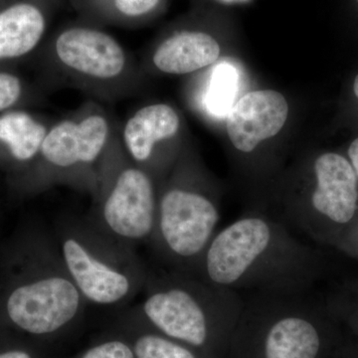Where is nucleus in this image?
I'll list each match as a JSON object with an SVG mask.
<instances>
[{"label":"nucleus","mask_w":358,"mask_h":358,"mask_svg":"<svg viewBox=\"0 0 358 358\" xmlns=\"http://www.w3.org/2000/svg\"><path fill=\"white\" fill-rule=\"evenodd\" d=\"M326 272L320 250L282 221L253 213L215 233L193 275L243 296L312 291Z\"/></svg>","instance_id":"f257e3e1"},{"label":"nucleus","mask_w":358,"mask_h":358,"mask_svg":"<svg viewBox=\"0 0 358 358\" xmlns=\"http://www.w3.org/2000/svg\"><path fill=\"white\" fill-rule=\"evenodd\" d=\"M145 288L131 319L195 350L237 327L243 310L241 294L179 271L148 275Z\"/></svg>","instance_id":"f03ea898"},{"label":"nucleus","mask_w":358,"mask_h":358,"mask_svg":"<svg viewBox=\"0 0 358 358\" xmlns=\"http://www.w3.org/2000/svg\"><path fill=\"white\" fill-rule=\"evenodd\" d=\"M41 62L53 83L79 90L96 102L134 96L141 83L134 56L112 35L88 26L58 33L41 53Z\"/></svg>","instance_id":"7ed1b4c3"},{"label":"nucleus","mask_w":358,"mask_h":358,"mask_svg":"<svg viewBox=\"0 0 358 358\" xmlns=\"http://www.w3.org/2000/svg\"><path fill=\"white\" fill-rule=\"evenodd\" d=\"M240 322L259 331L263 358H322L338 346V317L312 291L250 294Z\"/></svg>","instance_id":"20e7f679"},{"label":"nucleus","mask_w":358,"mask_h":358,"mask_svg":"<svg viewBox=\"0 0 358 358\" xmlns=\"http://www.w3.org/2000/svg\"><path fill=\"white\" fill-rule=\"evenodd\" d=\"M57 247L86 303L120 306L145 288L148 275L133 247L113 239L91 220L63 228Z\"/></svg>","instance_id":"39448f33"},{"label":"nucleus","mask_w":358,"mask_h":358,"mask_svg":"<svg viewBox=\"0 0 358 358\" xmlns=\"http://www.w3.org/2000/svg\"><path fill=\"white\" fill-rule=\"evenodd\" d=\"M117 126L102 103L92 99L52 122L32 166L35 185L68 186L95 196L99 166Z\"/></svg>","instance_id":"423d86ee"},{"label":"nucleus","mask_w":358,"mask_h":358,"mask_svg":"<svg viewBox=\"0 0 358 358\" xmlns=\"http://www.w3.org/2000/svg\"><path fill=\"white\" fill-rule=\"evenodd\" d=\"M119 129L117 124L99 166L95 215L90 220L113 239L133 247L150 242L154 234L159 185L129 159Z\"/></svg>","instance_id":"0eeeda50"},{"label":"nucleus","mask_w":358,"mask_h":358,"mask_svg":"<svg viewBox=\"0 0 358 358\" xmlns=\"http://www.w3.org/2000/svg\"><path fill=\"white\" fill-rule=\"evenodd\" d=\"M189 176L178 171L159 186L150 244L171 270L193 275L217 232L220 211L216 200L193 185Z\"/></svg>","instance_id":"6e6552de"},{"label":"nucleus","mask_w":358,"mask_h":358,"mask_svg":"<svg viewBox=\"0 0 358 358\" xmlns=\"http://www.w3.org/2000/svg\"><path fill=\"white\" fill-rule=\"evenodd\" d=\"M307 195L287 205L282 222L315 243L334 248L358 213V178L348 157L329 152L312 166Z\"/></svg>","instance_id":"1a4fd4ad"},{"label":"nucleus","mask_w":358,"mask_h":358,"mask_svg":"<svg viewBox=\"0 0 358 358\" xmlns=\"http://www.w3.org/2000/svg\"><path fill=\"white\" fill-rule=\"evenodd\" d=\"M86 303L56 246L42 274L16 287L6 308L7 317L21 331L55 338L79 322Z\"/></svg>","instance_id":"9d476101"},{"label":"nucleus","mask_w":358,"mask_h":358,"mask_svg":"<svg viewBox=\"0 0 358 358\" xmlns=\"http://www.w3.org/2000/svg\"><path fill=\"white\" fill-rule=\"evenodd\" d=\"M180 129L181 119L174 108L164 103H148L120 124V140L129 159L159 185L164 169L162 150L176 141Z\"/></svg>","instance_id":"9b49d317"},{"label":"nucleus","mask_w":358,"mask_h":358,"mask_svg":"<svg viewBox=\"0 0 358 358\" xmlns=\"http://www.w3.org/2000/svg\"><path fill=\"white\" fill-rule=\"evenodd\" d=\"M288 114V103L279 92H250L233 105L226 117L231 143L242 154H251L262 141L279 134Z\"/></svg>","instance_id":"f8f14e48"},{"label":"nucleus","mask_w":358,"mask_h":358,"mask_svg":"<svg viewBox=\"0 0 358 358\" xmlns=\"http://www.w3.org/2000/svg\"><path fill=\"white\" fill-rule=\"evenodd\" d=\"M47 16L39 4L20 0L0 9V69L31 55L46 32Z\"/></svg>","instance_id":"ddd939ff"},{"label":"nucleus","mask_w":358,"mask_h":358,"mask_svg":"<svg viewBox=\"0 0 358 358\" xmlns=\"http://www.w3.org/2000/svg\"><path fill=\"white\" fill-rule=\"evenodd\" d=\"M220 52L218 42L207 33L178 32L162 40L145 65L164 74H192L214 64Z\"/></svg>","instance_id":"4468645a"},{"label":"nucleus","mask_w":358,"mask_h":358,"mask_svg":"<svg viewBox=\"0 0 358 358\" xmlns=\"http://www.w3.org/2000/svg\"><path fill=\"white\" fill-rule=\"evenodd\" d=\"M53 122L25 110L0 114V154L20 166L32 167Z\"/></svg>","instance_id":"2eb2a0df"},{"label":"nucleus","mask_w":358,"mask_h":358,"mask_svg":"<svg viewBox=\"0 0 358 358\" xmlns=\"http://www.w3.org/2000/svg\"><path fill=\"white\" fill-rule=\"evenodd\" d=\"M131 336L136 358H200L196 350L157 333L138 320L131 319Z\"/></svg>","instance_id":"dca6fc26"},{"label":"nucleus","mask_w":358,"mask_h":358,"mask_svg":"<svg viewBox=\"0 0 358 358\" xmlns=\"http://www.w3.org/2000/svg\"><path fill=\"white\" fill-rule=\"evenodd\" d=\"M239 89V73L230 63L214 66L203 96V107L209 115L227 117Z\"/></svg>","instance_id":"f3484780"},{"label":"nucleus","mask_w":358,"mask_h":358,"mask_svg":"<svg viewBox=\"0 0 358 358\" xmlns=\"http://www.w3.org/2000/svg\"><path fill=\"white\" fill-rule=\"evenodd\" d=\"M324 300L339 322L358 336V280L341 282Z\"/></svg>","instance_id":"a211bd4d"},{"label":"nucleus","mask_w":358,"mask_h":358,"mask_svg":"<svg viewBox=\"0 0 358 358\" xmlns=\"http://www.w3.org/2000/svg\"><path fill=\"white\" fill-rule=\"evenodd\" d=\"M30 96L24 80L15 73L0 69V114L13 109Z\"/></svg>","instance_id":"6ab92c4d"},{"label":"nucleus","mask_w":358,"mask_h":358,"mask_svg":"<svg viewBox=\"0 0 358 358\" xmlns=\"http://www.w3.org/2000/svg\"><path fill=\"white\" fill-rule=\"evenodd\" d=\"M79 358H136V355L128 338H113L88 348Z\"/></svg>","instance_id":"aec40b11"},{"label":"nucleus","mask_w":358,"mask_h":358,"mask_svg":"<svg viewBox=\"0 0 358 358\" xmlns=\"http://www.w3.org/2000/svg\"><path fill=\"white\" fill-rule=\"evenodd\" d=\"M334 249L358 260V213Z\"/></svg>","instance_id":"412c9836"},{"label":"nucleus","mask_w":358,"mask_h":358,"mask_svg":"<svg viewBox=\"0 0 358 358\" xmlns=\"http://www.w3.org/2000/svg\"><path fill=\"white\" fill-rule=\"evenodd\" d=\"M355 341H341L338 352L341 358H358V336Z\"/></svg>","instance_id":"4be33fe9"},{"label":"nucleus","mask_w":358,"mask_h":358,"mask_svg":"<svg viewBox=\"0 0 358 358\" xmlns=\"http://www.w3.org/2000/svg\"><path fill=\"white\" fill-rule=\"evenodd\" d=\"M348 159L352 166L353 171L358 178V138L350 143L348 150Z\"/></svg>","instance_id":"5701e85b"},{"label":"nucleus","mask_w":358,"mask_h":358,"mask_svg":"<svg viewBox=\"0 0 358 358\" xmlns=\"http://www.w3.org/2000/svg\"><path fill=\"white\" fill-rule=\"evenodd\" d=\"M0 358H33L29 352L24 350H8L0 353Z\"/></svg>","instance_id":"b1692460"},{"label":"nucleus","mask_w":358,"mask_h":358,"mask_svg":"<svg viewBox=\"0 0 358 358\" xmlns=\"http://www.w3.org/2000/svg\"><path fill=\"white\" fill-rule=\"evenodd\" d=\"M117 0H96V6L101 10L106 11L107 14H113V9H114V4Z\"/></svg>","instance_id":"393cba45"},{"label":"nucleus","mask_w":358,"mask_h":358,"mask_svg":"<svg viewBox=\"0 0 358 358\" xmlns=\"http://www.w3.org/2000/svg\"><path fill=\"white\" fill-rule=\"evenodd\" d=\"M353 92H355V95L358 99V75L355 77V83H353Z\"/></svg>","instance_id":"a878e982"},{"label":"nucleus","mask_w":358,"mask_h":358,"mask_svg":"<svg viewBox=\"0 0 358 358\" xmlns=\"http://www.w3.org/2000/svg\"><path fill=\"white\" fill-rule=\"evenodd\" d=\"M220 1L225 2V3H234V2H244L248 0H220Z\"/></svg>","instance_id":"bb28decb"},{"label":"nucleus","mask_w":358,"mask_h":358,"mask_svg":"<svg viewBox=\"0 0 358 358\" xmlns=\"http://www.w3.org/2000/svg\"><path fill=\"white\" fill-rule=\"evenodd\" d=\"M357 2H358V0H357Z\"/></svg>","instance_id":"cd10ccee"}]
</instances>
